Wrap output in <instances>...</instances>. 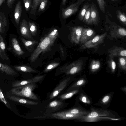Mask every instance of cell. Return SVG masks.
<instances>
[{"mask_svg": "<svg viewBox=\"0 0 126 126\" xmlns=\"http://www.w3.org/2000/svg\"><path fill=\"white\" fill-rule=\"evenodd\" d=\"M87 80L85 79L81 78L75 81L68 88L66 92L76 90L80 89L83 87L87 83Z\"/></svg>", "mask_w": 126, "mask_h": 126, "instance_id": "17", "label": "cell"}, {"mask_svg": "<svg viewBox=\"0 0 126 126\" xmlns=\"http://www.w3.org/2000/svg\"><path fill=\"white\" fill-rule=\"evenodd\" d=\"M15 0H7V4L8 8L11 9Z\"/></svg>", "mask_w": 126, "mask_h": 126, "instance_id": "43", "label": "cell"}, {"mask_svg": "<svg viewBox=\"0 0 126 126\" xmlns=\"http://www.w3.org/2000/svg\"><path fill=\"white\" fill-rule=\"evenodd\" d=\"M83 29L81 27H75L73 28L71 36L72 41L77 44L79 43Z\"/></svg>", "mask_w": 126, "mask_h": 126, "instance_id": "12", "label": "cell"}, {"mask_svg": "<svg viewBox=\"0 0 126 126\" xmlns=\"http://www.w3.org/2000/svg\"><path fill=\"white\" fill-rule=\"evenodd\" d=\"M11 42L12 48L15 53L18 56L23 55L24 52L20 47L17 39L13 38Z\"/></svg>", "mask_w": 126, "mask_h": 126, "instance_id": "16", "label": "cell"}, {"mask_svg": "<svg viewBox=\"0 0 126 126\" xmlns=\"http://www.w3.org/2000/svg\"><path fill=\"white\" fill-rule=\"evenodd\" d=\"M78 96L80 101L83 103L87 104H91L92 103V101L90 98L82 92L80 93Z\"/></svg>", "mask_w": 126, "mask_h": 126, "instance_id": "27", "label": "cell"}, {"mask_svg": "<svg viewBox=\"0 0 126 126\" xmlns=\"http://www.w3.org/2000/svg\"><path fill=\"white\" fill-rule=\"evenodd\" d=\"M0 99L1 102L3 103L9 109H11L10 103L5 98L0 87Z\"/></svg>", "mask_w": 126, "mask_h": 126, "instance_id": "34", "label": "cell"}, {"mask_svg": "<svg viewBox=\"0 0 126 126\" xmlns=\"http://www.w3.org/2000/svg\"><path fill=\"white\" fill-rule=\"evenodd\" d=\"M43 0H33L32 7L30 11V14L34 15L36 11L37 8Z\"/></svg>", "mask_w": 126, "mask_h": 126, "instance_id": "32", "label": "cell"}, {"mask_svg": "<svg viewBox=\"0 0 126 126\" xmlns=\"http://www.w3.org/2000/svg\"><path fill=\"white\" fill-rule=\"evenodd\" d=\"M57 35V30L56 29L45 34L41 39L37 47L30 55V59L31 62H34L40 55L44 54L49 49Z\"/></svg>", "mask_w": 126, "mask_h": 126, "instance_id": "1", "label": "cell"}, {"mask_svg": "<svg viewBox=\"0 0 126 126\" xmlns=\"http://www.w3.org/2000/svg\"><path fill=\"white\" fill-rule=\"evenodd\" d=\"M48 2V0H43L41 2L38 9V12L44 11L45 9Z\"/></svg>", "mask_w": 126, "mask_h": 126, "instance_id": "40", "label": "cell"}, {"mask_svg": "<svg viewBox=\"0 0 126 126\" xmlns=\"http://www.w3.org/2000/svg\"><path fill=\"white\" fill-rule=\"evenodd\" d=\"M0 70L2 73H4L6 75L13 76L17 74V73L9 65L0 63Z\"/></svg>", "mask_w": 126, "mask_h": 126, "instance_id": "18", "label": "cell"}, {"mask_svg": "<svg viewBox=\"0 0 126 126\" xmlns=\"http://www.w3.org/2000/svg\"><path fill=\"white\" fill-rule=\"evenodd\" d=\"M110 99V96L107 95L104 96L101 100L100 103L101 104L104 105L107 103Z\"/></svg>", "mask_w": 126, "mask_h": 126, "instance_id": "41", "label": "cell"}, {"mask_svg": "<svg viewBox=\"0 0 126 126\" xmlns=\"http://www.w3.org/2000/svg\"><path fill=\"white\" fill-rule=\"evenodd\" d=\"M80 89L74 90L60 95L58 96L59 99L63 100L70 98L73 95L80 92Z\"/></svg>", "mask_w": 126, "mask_h": 126, "instance_id": "25", "label": "cell"}, {"mask_svg": "<svg viewBox=\"0 0 126 126\" xmlns=\"http://www.w3.org/2000/svg\"><path fill=\"white\" fill-rule=\"evenodd\" d=\"M7 97L12 101L24 105L34 106L38 104V102L22 98L15 95H9Z\"/></svg>", "mask_w": 126, "mask_h": 126, "instance_id": "11", "label": "cell"}, {"mask_svg": "<svg viewBox=\"0 0 126 126\" xmlns=\"http://www.w3.org/2000/svg\"><path fill=\"white\" fill-rule=\"evenodd\" d=\"M14 68L17 71L24 72L38 73L39 72L35 70L31 67L27 65L14 66Z\"/></svg>", "mask_w": 126, "mask_h": 126, "instance_id": "23", "label": "cell"}, {"mask_svg": "<svg viewBox=\"0 0 126 126\" xmlns=\"http://www.w3.org/2000/svg\"><path fill=\"white\" fill-rule=\"evenodd\" d=\"M100 66V62L98 61H93L90 66V70L91 72H95L98 70Z\"/></svg>", "mask_w": 126, "mask_h": 126, "instance_id": "36", "label": "cell"}, {"mask_svg": "<svg viewBox=\"0 0 126 126\" xmlns=\"http://www.w3.org/2000/svg\"><path fill=\"white\" fill-rule=\"evenodd\" d=\"M71 78L68 77L63 80L54 88L49 96L51 100L57 96L72 81Z\"/></svg>", "mask_w": 126, "mask_h": 126, "instance_id": "6", "label": "cell"}, {"mask_svg": "<svg viewBox=\"0 0 126 126\" xmlns=\"http://www.w3.org/2000/svg\"><path fill=\"white\" fill-rule=\"evenodd\" d=\"M7 25L6 17L3 12L0 13V34L3 32L5 27Z\"/></svg>", "mask_w": 126, "mask_h": 126, "instance_id": "26", "label": "cell"}, {"mask_svg": "<svg viewBox=\"0 0 126 126\" xmlns=\"http://www.w3.org/2000/svg\"><path fill=\"white\" fill-rule=\"evenodd\" d=\"M20 31L23 36L29 39H32L29 25L25 19H23L20 23Z\"/></svg>", "mask_w": 126, "mask_h": 126, "instance_id": "10", "label": "cell"}, {"mask_svg": "<svg viewBox=\"0 0 126 126\" xmlns=\"http://www.w3.org/2000/svg\"><path fill=\"white\" fill-rule=\"evenodd\" d=\"M108 115L107 112L105 110L92 107L89 113L85 116L88 117H98L106 116Z\"/></svg>", "mask_w": 126, "mask_h": 126, "instance_id": "14", "label": "cell"}, {"mask_svg": "<svg viewBox=\"0 0 126 126\" xmlns=\"http://www.w3.org/2000/svg\"><path fill=\"white\" fill-rule=\"evenodd\" d=\"M5 0H0V6H1L3 3L5 2Z\"/></svg>", "mask_w": 126, "mask_h": 126, "instance_id": "44", "label": "cell"}, {"mask_svg": "<svg viewBox=\"0 0 126 126\" xmlns=\"http://www.w3.org/2000/svg\"><path fill=\"white\" fill-rule=\"evenodd\" d=\"M112 0V1H114L116 0Z\"/></svg>", "mask_w": 126, "mask_h": 126, "instance_id": "47", "label": "cell"}, {"mask_svg": "<svg viewBox=\"0 0 126 126\" xmlns=\"http://www.w3.org/2000/svg\"><path fill=\"white\" fill-rule=\"evenodd\" d=\"M49 114L50 117L52 118L64 120L80 119L84 116L80 115L73 114L66 110L50 113Z\"/></svg>", "mask_w": 126, "mask_h": 126, "instance_id": "4", "label": "cell"}, {"mask_svg": "<svg viewBox=\"0 0 126 126\" xmlns=\"http://www.w3.org/2000/svg\"><path fill=\"white\" fill-rule=\"evenodd\" d=\"M116 14L118 20L123 25L126 26V15L125 14L119 10H117Z\"/></svg>", "mask_w": 126, "mask_h": 126, "instance_id": "29", "label": "cell"}, {"mask_svg": "<svg viewBox=\"0 0 126 126\" xmlns=\"http://www.w3.org/2000/svg\"><path fill=\"white\" fill-rule=\"evenodd\" d=\"M91 9L89 8L87 9L83 20V21L88 24H93L91 16Z\"/></svg>", "mask_w": 126, "mask_h": 126, "instance_id": "31", "label": "cell"}, {"mask_svg": "<svg viewBox=\"0 0 126 126\" xmlns=\"http://www.w3.org/2000/svg\"><path fill=\"white\" fill-rule=\"evenodd\" d=\"M46 74L41 75H37L29 79L16 81L12 83V87H17L32 83H40L43 80Z\"/></svg>", "mask_w": 126, "mask_h": 126, "instance_id": "5", "label": "cell"}, {"mask_svg": "<svg viewBox=\"0 0 126 126\" xmlns=\"http://www.w3.org/2000/svg\"><path fill=\"white\" fill-rule=\"evenodd\" d=\"M66 105L62 100H55L48 104L47 109L50 112H55L63 108Z\"/></svg>", "mask_w": 126, "mask_h": 126, "instance_id": "8", "label": "cell"}, {"mask_svg": "<svg viewBox=\"0 0 126 126\" xmlns=\"http://www.w3.org/2000/svg\"><path fill=\"white\" fill-rule=\"evenodd\" d=\"M6 46L3 37L0 35V56L4 60H7L8 59L5 53Z\"/></svg>", "mask_w": 126, "mask_h": 126, "instance_id": "24", "label": "cell"}, {"mask_svg": "<svg viewBox=\"0 0 126 126\" xmlns=\"http://www.w3.org/2000/svg\"><path fill=\"white\" fill-rule=\"evenodd\" d=\"M110 54L114 56H123L126 57V49L117 46H114L108 50Z\"/></svg>", "mask_w": 126, "mask_h": 126, "instance_id": "13", "label": "cell"}, {"mask_svg": "<svg viewBox=\"0 0 126 126\" xmlns=\"http://www.w3.org/2000/svg\"><path fill=\"white\" fill-rule=\"evenodd\" d=\"M107 21L109 23L111 30L110 33L112 37L116 38H126V29L118 25L115 22L111 21L107 15H106Z\"/></svg>", "mask_w": 126, "mask_h": 126, "instance_id": "3", "label": "cell"}, {"mask_svg": "<svg viewBox=\"0 0 126 126\" xmlns=\"http://www.w3.org/2000/svg\"><path fill=\"white\" fill-rule=\"evenodd\" d=\"M25 10L28 11L30 8H32V0H23Z\"/></svg>", "mask_w": 126, "mask_h": 126, "instance_id": "38", "label": "cell"}, {"mask_svg": "<svg viewBox=\"0 0 126 126\" xmlns=\"http://www.w3.org/2000/svg\"><path fill=\"white\" fill-rule=\"evenodd\" d=\"M38 87L36 83H32L13 88L10 90V91L14 95L37 101L38 100V97L34 93L33 91Z\"/></svg>", "mask_w": 126, "mask_h": 126, "instance_id": "2", "label": "cell"}, {"mask_svg": "<svg viewBox=\"0 0 126 126\" xmlns=\"http://www.w3.org/2000/svg\"><path fill=\"white\" fill-rule=\"evenodd\" d=\"M124 91L126 93V87L125 88L124 90Z\"/></svg>", "mask_w": 126, "mask_h": 126, "instance_id": "46", "label": "cell"}, {"mask_svg": "<svg viewBox=\"0 0 126 126\" xmlns=\"http://www.w3.org/2000/svg\"><path fill=\"white\" fill-rule=\"evenodd\" d=\"M107 33H105L100 35H97L93 38L86 42L85 47L90 48L95 47L102 43Z\"/></svg>", "mask_w": 126, "mask_h": 126, "instance_id": "9", "label": "cell"}, {"mask_svg": "<svg viewBox=\"0 0 126 126\" xmlns=\"http://www.w3.org/2000/svg\"><path fill=\"white\" fill-rule=\"evenodd\" d=\"M66 0H62V4L63 5H64L65 3Z\"/></svg>", "mask_w": 126, "mask_h": 126, "instance_id": "45", "label": "cell"}, {"mask_svg": "<svg viewBox=\"0 0 126 126\" xmlns=\"http://www.w3.org/2000/svg\"><path fill=\"white\" fill-rule=\"evenodd\" d=\"M79 69L77 67H74L68 70L66 73L67 74H74L77 73L79 71Z\"/></svg>", "mask_w": 126, "mask_h": 126, "instance_id": "42", "label": "cell"}, {"mask_svg": "<svg viewBox=\"0 0 126 126\" xmlns=\"http://www.w3.org/2000/svg\"><path fill=\"white\" fill-rule=\"evenodd\" d=\"M109 59L108 62L109 66L111 71L112 73H114L116 68V64L113 59L114 56L111 54L109 55Z\"/></svg>", "mask_w": 126, "mask_h": 126, "instance_id": "28", "label": "cell"}, {"mask_svg": "<svg viewBox=\"0 0 126 126\" xmlns=\"http://www.w3.org/2000/svg\"><path fill=\"white\" fill-rule=\"evenodd\" d=\"M94 33L93 31L90 29H83L80 39V42L83 43L87 42L93 36Z\"/></svg>", "mask_w": 126, "mask_h": 126, "instance_id": "15", "label": "cell"}, {"mask_svg": "<svg viewBox=\"0 0 126 126\" xmlns=\"http://www.w3.org/2000/svg\"><path fill=\"white\" fill-rule=\"evenodd\" d=\"M28 25L31 34L35 35L37 32V28L36 25L34 23L31 22H29Z\"/></svg>", "mask_w": 126, "mask_h": 126, "instance_id": "35", "label": "cell"}, {"mask_svg": "<svg viewBox=\"0 0 126 126\" xmlns=\"http://www.w3.org/2000/svg\"><path fill=\"white\" fill-rule=\"evenodd\" d=\"M20 39L25 47L30 52H33V48L38 43L36 41L27 40L22 37H21Z\"/></svg>", "mask_w": 126, "mask_h": 126, "instance_id": "21", "label": "cell"}, {"mask_svg": "<svg viewBox=\"0 0 126 126\" xmlns=\"http://www.w3.org/2000/svg\"><path fill=\"white\" fill-rule=\"evenodd\" d=\"M22 12L21 1H19L16 5L14 12L15 19L17 25L19 24Z\"/></svg>", "mask_w": 126, "mask_h": 126, "instance_id": "19", "label": "cell"}, {"mask_svg": "<svg viewBox=\"0 0 126 126\" xmlns=\"http://www.w3.org/2000/svg\"><path fill=\"white\" fill-rule=\"evenodd\" d=\"M100 8L103 13H105V3L104 0H96Z\"/></svg>", "mask_w": 126, "mask_h": 126, "instance_id": "39", "label": "cell"}, {"mask_svg": "<svg viewBox=\"0 0 126 126\" xmlns=\"http://www.w3.org/2000/svg\"><path fill=\"white\" fill-rule=\"evenodd\" d=\"M71 113L84 116L87 115L90 111L85 110L79 107H76L66 110Z\"/></svg>", "mask_w": 126, "mask_h": 126, "instance_id": "22", "label": "cell"}, {"mask_svg": "<svg viewBox=\"0 0 126 126\" xmlns=\"http://www.w3.org/2000/svg\"><path fill=\"white\" fill-rule=\"evenodd\" d=\"M58 64L59 63H55L50 64L46 66L43 72L45 73H47L57 66Z\"/></svg>", "mask_w": 126, "mask_h": 126, "instance_id": "37", "label": "cell"}, {"mask_svg": "<svg viewBox=\"0 0 126 126\" xmlns=\"http://www.w3.org/2000/svg\"><path fill=\"white\" fill-rule=\"evenodd\" d=\"M91 16L93 24H97L99 20V15L98 11L93 3L91 6Z\"/></svg>", "mask_w": 126, "mask_h": 126, "instance_id": "20", "label": "cell"}, {"mask_svg": "<svg viewBox=\"0 0 126 126\" xmlns=\"http://www.w3.org/2000/svg\"><path fill=\"white\" fill-rule=\"evenodd\" d=\"M118 57V65L121 69L126 71V57L119 56Z\"/></svg>", "mask_w": 126, "mask_h": 126, "instance_id": "30", "label": "cell"}, {"mask_svg": "<svg viewBox=\"0 0 126 126\" xmlns=\"http://www.w3.org/2000/svg\"><path fill=\"white\" fill-rule=\"evenodd\" d=\"M86 0H78L75 3L71 4L65 9H62V16L64 18H67L76 12L81 4Z\"/></svg>", "mask_w": 126, "mask_h": 126, "instance_id": "7", "label": "cell"}, {"mask_svg": "<svg viewBox=\"0 0 126 126\" xmlns=\"http://www.w3.org/2000/svg\"><path fill=\"white\" fill-rule=\"evenodd\" d=\"M90 4L88 2H87L83 7L81 10L79 12V19L81 21H82L83 19L86 11L89 8Z\"/></svg>", "mask_w": 126, "mask_h": 126, "instance_id": "33", "label": "cell"}]
</instances>
